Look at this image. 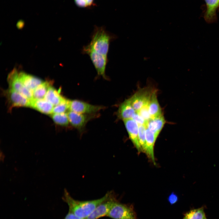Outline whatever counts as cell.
<instances>
[{
    "label": "cell",
    "instance_id": "12",
    "mask_svg": "<svg viewBox=\"0 0 219 219\" xmlns=\"http://www.w3.org/2000/svg\"><path fill=\"white\" fill-rule=\"evenodd\" d=\"M207 9L204 15V19L208 23H211L217 21L216 11L219 7V0H205Z\"/></svg>",
    "mask_w": 219,
    "mask_h": 219
},
{
    "label": "cell",
    "instance_id": "7",
    "mask_svg": "<svg viewBox=\"0 0 219 219\" xmlns=\"http://www.w3.org/2000/svg\"><path fill=\"white\" fill-rule=\"evenodd\" d=\"M102 106L92 105L77 100H70L69 111L84 114L95 113L103 109Z\"/></svg>",
    "mask_w": 219,
    "mask_h": 219
},
{
    "label": "cell",
    "instance_id": "14",
    "mask_svg": "<svg viewBox=\"0 0 219 219\" xmlns=\"http://www.w3.org/2000/svg\"><path fill=\"white\" fill-rule=\"evenodd\" d=\"M19 76L24 85L32 92L44 82L40 78L24 72L19 73Z\"/></svg>",
    "mask_w": 219,
    "mask_h": 219
},
{
    "label": "cell",
    "instance_id": "19",
    "mask_svg": "<svg viewBox=\"0 0 219 219\" xmlns=\"http://www.w3.org/2000/svg\"><path fill=\"white\" fill-rule=\"evenodd\" d=\"M51 85V82L48 81L44 82L33 91V99H44L49 87Z\"/></svg>",
    "mask_w": 219,
    "mask_h": 219
},
{
    "label": "cell",
    "instance_id": "26",
    "mask_svg": "<svg viewBox=\"0 0 219 219\" xmlns=\"http://www.w3.org/2000/svg\"><path fill=\"white\" fill-rule=\"evenodd\" d=\"M149 101L143 106L138 112H136L141 116L144 119L147 121L151 118L148 111Z\"/></svg>",
    "mask_w": 219,
    "mask_h": 219
},
{
    "label": "cell",
    "instance_id": "29",
    "mask_svg": "<svg viewBox=\"0 0 219 219\" xmlns=\"http://www.w3.org/2000/svg\"><path fill=\"white\" fill-rule=\"evenodd\" d=\"M63 219H85L81 218L75 215L73 213L68 211Z\"/></svg>",
    "mask_w": 219,
    "mask_h": 219
},
{
    "label": "cell",
    "instance_id": "28",
    "mask_svg": "<svg viewBox=\"0 0 219 219\" xmlns=\"http://www.w3.org/2000/svg\"><path fill=\"white\" fill-rule=\"evenodd\" d=\"M168 200L170 204L172 205L177 201L178 197L176 195L172 193L169 196Z\"/></svg>",
    "mask_w": 219,
    "mask_h": 219
},
{
    "label": "cell",
    "instance_id": "18",
    "mask_svg": "<svg viewBox=\"0 0 219 219\" xmlns=\"http://www.w3.org/2000/svg\"><path fill=\"white\" fill-rule=\"evenodd\" d=\"M148 111L151 118H154L162 115V111L158 102L156 92H152L148 103Z\"/></svg>",
    "mask_w": 219,
    "mask_h": 219
},
{
    "label": "cell",
    "instance_id": "4",
    "mask_svg": "<svg viewBox=\"0 0 219 219\" xmlns=\"http://www.w3.org/2000/svg\"><path fill=\"white\" fill-rule=\"evenodd\" d=\"M113 219H136L132 207L116 201L107 216Z\"/></svg>",
    "mask_w": 219,
    "mask_h": 219
},
{
    "label": "cell",
    "instance_id": "5",
    "mask_svg": "<svg viewBox=\"0 0 219 219\" xmlns=\"http://www.w3.org/2000/svg\"><path fill=\"white\" fill-rule=\"evenodd\" d=\"M7 80L11 89L22 94L30 99H33V92L23 84L19 76V73L14 69L9 74Z\"/></svg>",
    "mask_w": 219,
    "mask_h": 219
},
{
    "label": "cell",
    "instance_id": "20",
    "mask_svg": "<svg viewBox=\"0 0 219 219\" xmlns=\"http://www.w3.org/2000/svg\"><path fill=\"white\" fill-rule=\"evenodd\" d=\"M203 207L192 210L187 212L183 219H206Z\"/></svg>",
    "mask_w": 219,
    "mask_h": 219
},
{
    "label": "cell",
    "instance_id": "10",
    "mask_svg": "<svg viewBox=\"0 0 219 219\" xmlns=\"http://www.w3.org/2000/svg\"><path fill=\"white\" fill-rule=\"evenodd\" d=\"M129 138L139 152L142 151L138 139L139 125L133 119L123 120Z\"/></svg>",
    "mask_w": 219,
    "mask_h": 219
},
{
    "label": "cell",
    "instance_id": "13",
    "mask_svg": "<svg viewBox=\"0 0 219 219\" xmlns=\"http://www.w3.org/2000/svg\"><path fill=\"white\" fill-rule=\"evenodd\" d=\"M136 113L130 98L125 100L120 105L117 112V115L119 119L124 120L132 119Z\"/></svg>",
    "mask_w": 219,
    "mask_h": 219
},
{
    "label": "cell",
    "instance_id": "22",
    "mask_svg": "<svg viewBox=\"0 0 219 219\" xmlns=\"http://www.w3.org/2000/svg\"><path fill=\"white\" fill-rule=\"evenodd\" d=\"M146 127L144 125H139L138 139L142 151L144 152L146 143Z\"/></svg>",
    "mask_w": 219,
    "mask_h": 219
},
{
    "label": "cell",
    "instance_id": "9",
    "mask_svg": "<svg viewBox=\"0 0 219 219\" xmlns=\"http://www.w3.org/2000/svg\"><path fill=\"white\" fill-rule=\"evenodd\" d=\"M152 92L148 88L138 90L130 98L132 105L136 112L149 101Z\"/></svg>",
    "mask_w": 219,
    "mask_h": 219
},
{
    "label": "cell",
    "instance_id": "17",
    "mask_svg": "<svg viewBox=\"0 0 219 219\" xmlns=\"http://www.w3.org/2000/svg\"><path fill=\"white\" fill-rule=\"evenodd\" d=\"M44 99L53 106H56L65 100L66 98L60 94L59 90L51 85L49 87Z\"/></svg>",
    "mask_w": 219,
    "mask_h": 219
},
{
    "label": "cell",
    "instance_id": "8",
    "mask_svg": "<svg viewBox=\"0 0 219 219\" xmlns=\"http://www.w3.org/2000/svg\"><path fill=\"white\" fill-rule=\"evenodd\" d=\"M117 200L112 193L110 196L99 205L85 219H98L107 216L114 203Z\"/></svg>",
    "mask_w": 219,
    "mask_h": 219
},
{
    "label": "cell",
    "instance_id": "1",
    "mask_svg": "<svg viewBox=\"0 0 219 219\" xmlns=\"http://www.w3.org/2000/svg\"><path fill=\"white\" fill-rule=\"evenodd\" d=\"M112 193H107L102 197L96 200L80 201L73 198L66 190H64L62 199L68 205L69 211L76 216L86 219L100 203L107 200Z\"/></svg>",
    "mask_w": 219,
    "mask_h": 219
},
{
    "label": "cell",
    "instance_id": "3",
    "mask_svg": "<svg viewBox=\"0 0 219 219\" xmlns=\"http://www.w3.org/2000/svg\"><path fill=\"white\" fill-rule=\"evenodd\" d=\"M83 53L89 56L97 71L98 76H102L105 79L108 78L106 75V69L108 62L107 56L97 53L93 50L83 48Z\"/></svg>",
    "mask_w": 219,
    "mask_h": 219
},
{
    "label": "cell",
    "instance_id": "23",
    "mask_svg": "<svg viewBox=\"0 0 219 219\" xmlns=\"http://www.w3.org/2000/svg\"><path fill=\"white\" fill-rule=\"evenodd\" d=\"M69 100L66 99L59 104L54 107L53 113H65L68 110H69Z\"/></svg>",
    "mask_w": 219,
    "mask_h": 219
},
{
    "label": "cell",
    "instance_id": "30",
    "mask_svg": "<svg viewBox=\"0 0 219 219\" xmlns=\"http://www.w3.org/2000/svg\"><path fill=\"white\" fill-rule=\"evenodd\" d=\"M206 219H207V218H206Z\"/></svg>",
    "mask_w": 219,
    "mask_h": 219
},
{
    "label": "cell",
    "instance_id": "15",
    "mask_svg": "<svg viewBox=\"0 0 219 219\" xmlns=\"http://www.w3.org/2000/svg\"><path fill=\"white\" fill-rule=\"evenodd\" d=\"M30 107L42 113L50 114L53 113V105L44 99L31 100Z\"/></svg>",
    "mask_w": 219,
    "mask_h": 219
},
{
    "label": "cell",
    "instance_id": "24",
    "mask_svg": "<svg viewBox=\"0 0 219 219\" xmlns=\"http://www.w3.org/2000/svg\"><path fill=\"white\" fill-rule=\"evenodd\" d=\"M152 118L155 127L158 133L159 134L165 123V118L162 114Z\"/></svg>",
    "mask_w": 219,
    "mask_h": 219
},
{
    "label": "cell",
    "instance_id": "21",
    "mask_svg": "<svg viewBox=\"0 0 219 219\" xmlns=\"http://www.w3.org/2000/svg\"><path fill=\"white\" fill-rule=\"evenodd\" d=\"M51 117L54 122L59 125L67 126L69 123L67 113H54Z\"/></svg>",
    "mask_w": 219,
    "mask_h": 219
},
{
    "label": "cell",
    "instance_id": "2",
    "mask_svg": "<svg viewBox=\"0 0 219 219\" xmlns=\"http://www.w3.org/2000/svg\"><path fill=\"white\" fill-rule=\"evenodd\" d=\"M114 39V36L107 32L104 27L96 26L91 42L83 48L107 56L110 43Z\"/></svg>",
    "mask_w": 219,
    "mask_h": 219
},
{
    "label": "cell",
    "instance_id": "27",
    "mask_svg": "<svg viewBox=\"0 0 219 219\" xmlns=\"http://www.w3.org/2000/svg\"><path fill=\"white\" fill-rule=\"evenodd\" d=\"M138 124L140 125H144L146 126L147 122L138 113L136 112L133 116L132 118Z\"/></svg>",
    "mask_w": 219,
    "mask_h": 219
},
{
    "label": "cell",
    "instance_id": "6",
    "mask_svg": "<svg viewBox=\"0 0 219 219\" xmlns=\"http://www.w3.org/2000/svg\"><path fill=\"white\" fill-rule=\"evenodd\" d=\"M3 93L6 98L10 110L13 107H30L31 100L20 93L10 88L4 91Z\"/></svg>",
    "mask_w": 219,
    "mask_h": 219
},
{
    "label": "cell",
    "instance_id": "11",
    "mask_svg": "<svg viewBox=\"0 0 219 219\" xmlns=\"http://www.w3.org/2000/svg\"><path fill=\"white\" fill-rule=\"evenodd\" d=\"M69 123L74 127L81 131L92 116L69 111L67 113Z\"/></svg>",
    "mask_w": 219,
    "mask_h": 219
},
{
    "label": "cell",
    "instance_id": "16",
    "mask_svg": "<svg viewBox=\"0 0 219 219\" xmlns=\"http://www.w3.org/2000/svg\"><path fill=\"white\" fill-rule=\"evenodd\" d=\"M157 137L146 127V143L144 150L146 155L155 163L154 152V145Z\"/></svg>",
    "mask_w": 219,
    "mask_h": 219
},
{
    "label": "cell",
    "instance_id": "25",
    "mask_svg": "<svg viewBox=\"0 0 219 219\" xmlns=\"http://www.w3.org/2000/svg\"><path fill=\"white\" fill-rule=\"evenodd\" d=\"M75 5L78 7L90 9L95 6L96 5L95 0H74Z\"/></svg>",
    "mask_w": 219,
    "mask_h": 219
}]
</instances>
